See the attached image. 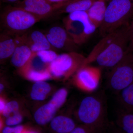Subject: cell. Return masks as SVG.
I'll return each mask as SVG.
<instances>
[{"label": "cell", "mask_w": 133, "mask_h": 133, "mask_svg": "<svg viewBox=\"0 0 133 133\" xmlns=\"http://www.w3.org/2000/svg\"><path fill=\"white\" fill-rule=\"evenodd\" d=\"M106 110L105 104L102 98L96 95H89L81 101L78 118L83 125L100 133L107 127Z\"/></svg>", "instance_id": "cell-1"}, {"label": "cell", "mask_w": 133, "mask_h": 133, "mask_svg": "<svg viewBox=\"0 0 133 133\" xmlns=\"http://www.w3.org/2000/svg\"><path fill=\"white\" fill-rule=\"evenodd\" d=\"M133 15V0H111L99 28L102 37L129 23Z\"/></svg>", "instance_id": "cell-2"}, {"label": "cell", "mask_w": 133, "mask_h": 133, "mask_svg": "<svg viewBox=\"0 0 133 133\" xmlns=\"http://www.w3.org/2000/svg\"><path fill=\"white\" fill-rule=\"evenodd\" d=\"M129 24L120 28L114 41L95 58L99 68L112 69L121 62L128 54L129 43Z\"/></svg>", "instance_id": "cell-3"}, {"label": "cell", "mask_w": 133, "mask_h": 133, "mask_svg": "<svg viewBox=\"0 0 133 133\" xmlns=\"http://www.w3.org/2000/svg\"><path fill=\"white\" fill-rule=\"evenodd\" d=\"M63 22L66 31L79 46L86 42L97 29L91 22L86 11L69 14Z\"/></svg>", "instance_id": "cell-4"}, {"label": "cell", "mask_w": 133, "mask_h": 133, "mask_svg": "<svg viewBox=\"0 0 133 133\" xmlns=\"http://www.w3.org/2000/svg\"><path fill=\"white\" fill-rule=\"evenodd\" d=\"M42 19L18 7L8 8L1 16V21L7 32L16 35L26 33Z\"/></svg>", "instance_id": "cell-5"}, {"label": "cell", "mask_w": 133, "mask_h": 133, "mask_svg": "<svg viewBox=\"0 0 133 133\" xmlns=\"http://www.w3.org/2000/svg\"><path fill=\"white\" fill-rule=\"evenodd\" d=\"M133 83V52H131L128 53L121 62L111 69L108 83L112 90L118 93Z\"/></svg>", "instance_id": "cell-6"}, {"label": "cell", "mask_w": 133, "mask_h": 133, "mask_svg": "<svg viewBox=\"0 0 133 133\" xmlns=\"http://www.w3.org/2000/svg\"><path fill=\"white\" fill-rule=\"evenodd\" d=\"M86 58L77 51L62 53L49 65L48 70L56 77L69 76L84 66Z\"/></svg>", "instance_id": "cell-7"}, {"label": "cell", "mask_w": 133, "mask_h": 133, "mask_svg": "<svg viewBox=\"0 0 133 133\" xmlns=\"http://www.w3.org/2000/svg\"><path fill=\"white\" fill-rule=\"evenodd\" d=\"M51 46L56 50L66 52L77 51L79 45L70 36L64 27L55 26L50 28L45 33Z\"/></svg>", "instance_id": "cell-8"}, {"label": "cell", "mask_w": 133, "mask_h": 133, "mask_svg": "<svg viewBox=\"0 0 133 133\" xmlns=\"http://www.w3.org/2000/svg\"><path fill=\"white\" fill-rule=\"evenodd\" d=\"M65 3L52 4L48 0H23L17 3L15 6L23 9L43 19L56 13Z\"/></svg>", "instance_id": "cell-9"}, {"label": "cell", "mask_w": 133, "mask_h": 133, "mask_svg": "<svg viewBox=\"0 0 133 133\" xmlns=\"http://www.w3.org/2000/svg\"><path fill=\"white\" fill-rule=\"evenodd\" d=\"M101 74L99 67L86 65L78 71L76 77L83 88L87 91H92L98 87Z\"/></svg>", "instance_id": "cell-10"}, {"label": "cell", "mask_w": 133, "mask_h": 133, "mask_svg": "<svg viewBox=\"0 0 133 133\" xmlns=\"http://www.w3.org/2000/svg\"><path fill=\"white\" fill-rule=\"evenodd\" d=\"M20 40L31 49L33 52L43 50H56L51 45L45 33L34 30L19 35Z\"/></svg>", "instance_id": "cell-11"}, {"label": "cell", "mask_w": 133, "mask_h": 133, "mask_svg": "<svg viewBox=\"0 0 133 133\" xmlns=\"http://www.w3.org/2000/svg\"><path fill=\"white\" fill-rule=\"evenodd\" d=\"M17 37L19 44L11 56V62L16 67L22 68L29 62L33 52L28 46L21 42L19 36Z\"/></svg>", "instance_id": "cell-12"}, {"label": "cell", "mask_w": 133, "mask_h": 133, "mask_svg": "<svg viewBox=\"0 0 133 133\" xmlns=\"http://www.w3.org/2000/svg\"><path fill=\"white\" fill-rule=\"evenodd\" d=\"M12 35L5 32L0 36V59H6L12 56L19 43L16 36L14 37Z\"/></svg>", "instance_id": "cell-13"}, {"label": "cell", "mask_w": 133, "mask_h": 133, "mask_svg": "<svg viewBox=\"0 0 133 133\" xmlns=\"http://www.w3.org/2000/svg\"><path fill=\"white\" fill-rule=\"evenodd\" d=\"M107 6L106 2L95 0L87 11L91 22L97 28H99L103 23Z\"/></svg>", "instance_id": "cell-14"}, {"label": "cell", "mask_w": 133, "mask_h": 133, "mask_svg": "<svg viewBox=\"0 0 133 133\" xmlns=\"http://www.w3.org/2000/svg\"><path fill=\"white\" fill-rule=\"evenodd\" d=\"M119 29L102 37V39L94 46L88 57L86 58L83 66L88 65L89 64L94 62L98 55L107 48L116 38L118 34Z\"/></svg>", "instance_id": "cell-15"}, {"label": "cell", "mask_w": 133, "mask_h": 133, "mask_svg": "<svg viewBox=\"0 0 133 133\" xmlns=\"http://www.w3.org/2000/svg\"><path fill=\"white\" fill-rule=\"evenodd\" d=\"M95 0H70L66 3L56 14H69L77 11H87Z\"/></svg>", "instance_id": "cell-16"}, {"label": "cell", "mask_w": 133, "mask_h": 133, "mask_svg": "<svg viewBox=\"0 0 133 133\" xmlns=\"http://www.w3.org/2000/svg\"><path fill=\"white\" fill-rule=\"evenodd\" d=\"M50 127L57 133H70L76 127L74 121L70 117L58 116L50 122Z\"/></svg>", "instance_id": "cell-17"}, {"label": "cell", "mask_w": 133, "mask_h": 133, "mask_svg": "<svg viewBox=\"0 0 133 133\" xmlns=\"http://www.w3.org/2000/svg\"><path fill=\"white\" fill-rule=\"evenodd\" d=\"M56 110L57 108L50 102L41 107L34 115L36 122L41 125L48 124L54 118Z\"/></svg>", "instance_id": "cell-18"}, {"label": "cell", "mask_w": 133, "mask_h": 133, "mask_svg": "<svg viewBox=\"0 0 133 133\" xmlns=\"http://www.w3.org/2000/svg\"><path fill=\"white\" fill-rule=\"evenodd\" d=\"M116 126L123 133H133V112L122 109L116 120Z\"/></svg>", "instance_id": "cell-19"}, {"label": "cell", "mask_w": 133, "mask_h": 133, "mask_svg": "<svg viewBox=\"0 0 133 133\" xmlns=\"http://www.w3.org/2000/svg\"><path fill=\"white\" fill-rule=\"evenodd\" d=\"M119 101L123 109L133 112V83L118 93Z\"/></svg>", "instance_id": "cell-20"}, {"label": "cell", "mask_w": 133, "mask_h": 133, "mask_svg": "<svg viewBox=\"0 0 133 133\" xmlns=\"http://www.w3.org/2000/svg\"><path fill=\"white\" fill-rule=\"evenodd\" d=\"M51 90L49 84L43 81H37L32 87L30 96L33 100L43 101Z\"/></svg>", "instance_id": "cell-21"}, {"label": "cell", "mask_w": 133, "mask_h": 133, "mask_svg": "<svg viewBox=\"0 0 133 133\" xmlns=\"http://www.w3.org/2000/svg\"><path fill=\"white\" fill-rule=\"evenodd\" d=\"M28 78L33 81H41L49 79L51 77V74L48 70H37L35 69H26Z\"/></svg>", "instance_id": "cell-22"}, {"label": "cell", "mask_w": 133, "mask_h": 133, "mask_svg": "<svg viewBox=\"0 0 133 133\" xmlns=\"http://www.w3.org/2000/svg\"><path fill=\"white\" fill-rule=\"evenodd\" d=\"M35 53L41 62L49 64L57 58L58 55L55 50H43Z\"/></svg>", "instance_id": "cell-23"}, {"label": "cell", "mask_w": 133, "mask_h": 133, "mask_svg": "<svg viewBox=\"0 0 133 133\" xmlns=\"http://www.w3.org/2000/svg\"><path fill=\"white\" fill-rule=\"evenodd\" d=\"M67 96V91L64 88H62L54 94L49 102L57 109L63 104L66 100Z\"/></svg>", "instance_id": "cell-24"}, {"label": "cell", "mask_w": 133, "mask_h": 133, "mask_svg": "<svg viewBox=\"0 0 133 133\" xmlns=\"http://www.w3.org/2000/svg\"><path fill=\"white\" fill-rule=\"evenodd\" d=\"M19 105L15 101H10L5 105V108L3 111V116L7 118L18 112Z\"/></svg>", "instance_id": "cell-25"}, {"label": "cell", "mask_w": 133, "mask_h": 133, "mask_svg": "<svg viewBox=\"0 0 133 133\" xmlns=\"http://www.w3.org/2000/svg\"><path fill=\"white\" fill-rule=\"evenodd\" d=\"M22 120V116L18 112L7 118L6 124L7 125L10 127L18 125Z\"/></svg>", "instance_id": "cell-26"}, {"label": "cell", "mask_w": 133, "mask_h": 133, "mask_svg": "<svg viewBox=\"0 0 133 133\" xmlns=\"http://www.w3.org/2000/svg\"><path fill=\"white\" fill-rule=\"evenodd\" d=\"M70 133H98L94 129L87 127V126L82 125L78 126L71 131Z\"/></svg>", "instance_id": "cell-27"}, {"label": "cell", "mask_w": 133, "mask_h": 133, "mask_svg": "<svg viewBox=\"0 0 133 133\" xmlns=\"http://www.w3.org/2000/svg\"><path fill=\"white\" fill-rule=\"evenodd\" d=\"M129 43L128 49V53L133 52V15L129 24Z\"/></svg>", "instance_id": "cell-28"}, {"label": "cell", "mask_w": 133, "mask_h": 133, "mask_svg": "<svg viewBox=\"0 0 133 133\" xmlns=\"http://www.w3.org/2000/svg\"><path fill=\"white\" fill-rule=\"evenodd\" d=\"M23 129V126L17 125L14 127L8 126L4 128L2 130V133H21Z\"/></svg>", "instance_id": "cell-29"}, {"label": "cell", "mask_w": 133, "mask_h": 133, "mask_svg": "<svg viewBox=\"0 0 133 133\" xmlns=\"http://www.w3.org/2000/svg\"><path fill=\"white\" fill-rule=\"evenodd\" d=\"M48 1L52 4H62L68 2L70 0H48Z\"/></svg>", "instance_id": "cell-30"}, {"label": "cell", "mask_w": 133, "mask_h": 133, "mask_svg": "<svg viewBox=\"0 0 133 133\" xmlns=\"http://www.w3.org/2000/svg\"><path fill=\"white\" fill-rule=\"evenodd\" d=\"M107 133H123V132L116 126L113 127L112 128L110 129L109 131H107Z\"/></svg>", "instance_id": "cell-31"}, {"label": "cell", "mask_w": 133, "mask_h": 133, "mask_svg": "<svg viewBox=\"0 0 133 133\" xmlns=\"http://www.w3.org/2000/svg\"><path fill=\"white\" fill-rule=\"evenodd\" d=\"M5 105H5L4 101L2 100L1 99V101H0V111H1V112L3 111L5 108Z\"/></svg>", "instance_id": "cell-32"}, {"label": "cell", "mask_w": 133, "mask_h": 133, "mask_svg": "<svg viewBox=\"0 0 133 133\" xmlns=\"http://www.w3.org/2000/svg\"><path fill=\"white\" fill-rule=\"evenodd\" d=\"M6 1L10 2H15L18 1L19 0H6Z\"/></svg>", "instance_id": "cell-33"}, {"label": "cell", "mask_w": 133, "mask_h": 133, "mask_svg": "<svg viewBox=\"0 0 133 133\" xmlns=\"http://www.w3.org/2000/svg\"><path fill=\"white\" fill-rule=\"evenodd\" d=\"M3 88H4V86L2 84H0V90H1V92L3 90Z\"/></svg>", "instance_id": "cell-34"}, {"label": "cell", "mask_w": 133, "mask_h": 133, "mask_svg": "<svg viewBox=\"0 0 133 133\" xmlns=\"http://www.w3.org/2000/svg\"><path fill=\"white\" fill-rule=\"evenodd\" d=\"M36 133L35 132H24V133Z\"/></svg>", "instance_id": "cell-35"}, {"label": "cell", "mask_w": 133, "mask_h": 133, "mask_svg": "<svg viewBox=\"0 0 133 133\" xmlns=\"http://www.w3.org/2000/svg\"><path fill=\"white\" fill-rule=\"evenodd\" d=\"M101 1H104L106 2L107 1H108V0H101Z\"/></svg>", "instance_id": "cell-36"}, {"label": "cell", "mask_w": 133, "mask_h": 133, "mask_svg": "<svg viewBox=\"0 0 133 133\" xmlns=\"http://www.w3.org/2000/svg\"><path fill=\"white\" fill-rule=\"evenodd\" d=\"M22 132L21 133H22Z\"/></svg>", "instance_id": "cell-37"}]
</instances>
